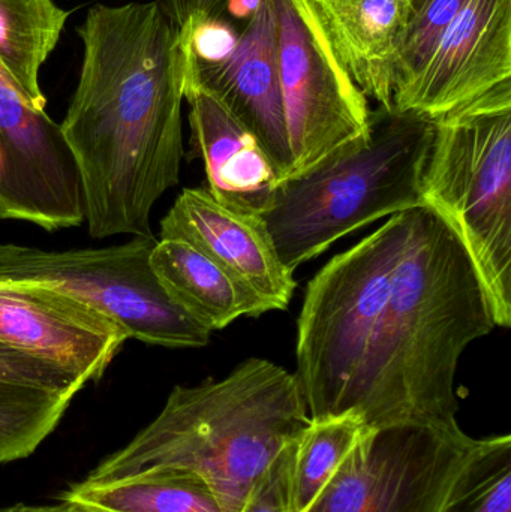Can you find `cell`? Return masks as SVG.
<instances>
[{
  "label": "cell",
  "instance_id": "obj_1",
  "mask_svg": "<svg viewBox=\"0 0 511 512\" xmlns=\"http://www.w3.org/2000/svg\"><path fill=\"white\" fill-rule=\"evenodd\" d=\"M84 56L63 120L92 239L153 236L150 215L179 183L185 63L179 30L158 0L95 5L81 24Z\"/></svg>",
  "mask_w": 511,
  "mask_h": 512
},
{
  "label": "cell",
  "instance_id": "obj_2",
  "mask_svg": "<svg viewBox=\"0 0 511 512\" xmlns=\"http://www.w3.org/2000/svg\"><path fill=\"white\" fill-rule=\"evenodd\" d=\"M495 327L467 249L434 210L416 207L407 248L345 415L368 430L399 424L459 426V360L470 343Z\"/></svg>",
  "mask_w": 511,
  "mask_h": 512
},
{
  "label": "cell",
  "instance_id": "obj_3",
  "mask_svg": "<svg viewBox=\"0 0 511 512\" xmlns=\"http://www.w3.org/2000/svg\"><path fill=\"white\" fill-rule=\"evenodd\" d=\"M309 423L296 375L264 358H248L224 379L174 387L158 417L102 460L84 483L179 469L203 478L224 512H240Z\"/></svg>",
  "mask_w": 511,
  "mask_h": 512
},
{
  "label": "cell",
  "instance_id": "obj_4",
  "mask_svg": "<svg viewBox=\"0 0 511 512\" xmlns=\"http://www.w3.org/2000/svg\"><path fill=\"white\" fill-rule=\"evenodd\" d=\"M434 131L431 120L380 107L362 137L281 180L261 218L285 267L296 271L342 237L422 207Z\"/></svg>",
  "mask_w": 511,
  "mask_h": 512
},
{
  "label": "cell",
  "instance_id": "obj_5",
  "mask_svg": "<svg viewBox=\"0 0 511 512\" xmlns=\"http://www.w3.org/2000/svg\"><path fill=\"white\" fill-rule=\"evenodd\" d=\"M423 206L455 231L497 327L511 325V84L437 120Z\"/></svg>",
  "mask_w": 511,
  "mask_h": 512
},
{
  "label": "cell",
  "instance_id": "obj_6",
  "mask_svg": "<svg viewBox=\"0 0 511 512\" xmlns=\"http://www.w3.org/2000/svg\"><path fill=\"white\" fill-rule=\"evenodd\" d=\"M414 209L390 216L330 259L306 288L297 321L296 378L311 420L347 412L410 239Z\"/></svg>",
  "mask_w": 511,
  "mask_h": 512
},
{
  "label": "cell",
  "instance_id": "obj_7",
  "mask_svg": "<svg viewBox=\"0 0 511 512\" xmlns=\"http://www.w3.org/2000/svg\"><path fill=\"white\" fill-rule=\"evenodd\" d=\"M155 236L119 246L44 251L0 245V280L56 289L92 307L122 328L129 339L165 348H203L209 330L183 312L153 274Z\"/></svg>",
  "mask_w": 511,
  "mask_h": 512
},
{
  "label": "cell",
  "instance_id": "obj_8",
  "mask_svg": "<svg viewBox=\"0 0 511 512\" xmlns=\"http://www.w3.org/2000/svg\"><path fill=\"white\" fill-rule=\"evenodd\" d=\"M266 2L275 23L293 176L366 134L372 110L339 59L315 0Z\"/></svg>",
  "mask_w": 511,
  "mask_h": 512
},
{
  "label": "cell",
  "instance_id": "obj_9",
  "mask_svg": "<svg viewBox=\"0 0 511 512\" xmlns=\"http://www.w3.org/2000/svg\"><path fill=\"white\" fill-rule=\"evenodd\" d=\"M474 441L459 426L366 430L305 512H438Z\"/></svg>",
  "mask_w": 511,
  "mask_h": 512
},
{
  "label": "cell",
  "instance_id": "obj_10",
  "mask_svg": "<svg viewBox=\"0 0 511 512\" xmlns=\"http://www.w3.org/2000/svg\"><path fill=\"white\" fill-rule=\"evenodd\" d=\"M0 219L45 231L84 224L77 162L59 123L0 81Z\"/></svg>",
  "mask_w": 511,
  "mask_h": 512
},
{
  "label": "cell",
  "instance_id": "obj_11",
  "mask_svg": "<svg viewBox=\"0 0 511 512\" xmlns=\"http://www.w3.org/2000/svg\"><path fill=\"white\" fill-rule=\"evenodd\" d=\"M129 337L75 298L33 283L0 280V343L89 382L107 372Z\"/></svg>",
  "mask_w": 511,
  "mask_h": 512
},
{
  "label": "cell",
  "instance_id": "obj_12",
  "mask_svg": "<svg viewBox=\"0 0 511 512\" xmlns=\"http://www.w3.org/2000/svg\"><path fill=\"white\" fill-rule=\"evenodd\" d=\"M511 84V0H468L413 92L395 108L437 122Z\"/></svg>",
  "mask_w": 511,
  "mask_h": 512
},
{
  "label": "cell",
  "instance_id": "obj_13",
  "mask_svg": "<svg viewBox=\"0 0 511 512\" xmlns=\"http://www.w3.org/2000/svg\"><path fill=\"white\" fill-rule=\"evenodd\" d=\"M183 63L185 87H198L218 99L257 138L281 180L291 176L293 155L279 81L275 23L266 0L246 21L227 59L198 63L183 57Z\"/></svg>",
  "mask_w": 511,
  "mask_h": 512
},
{
  "label": "cell",
  "instance_id": "obj_14",
  "mask_svg": "<svg viewBox=\"0 0 511 512\" xmlns=\"http://www.w3.org/2000/svg\"><path fill=\"white\" fill-rule=\"evenodd\" d=\"M161 239H177L209 256L269 312L285 310L297 288L260 215L219 204L206 188L183 189L161 221Z\"/></svg>",
  "mask_w": 511,
  "mask_h": 512
},
{
  "label": "cell",
  "instance_id": "obj_15",
  "mask_svg": "<svg viewBox=\"0 0 511 512\" xmlns=\"http://www.w3.org/2000/svg\"><path fill=\"white\" fill-rule=\"evenodd\" d=\"M192 146L206 168L207 191L222 206L263 215L281 182L257 138L206 90L185 87Z\"/></svg>",
  "mask_w": 511,
  "mask_h": 512
},
{
  "label": "cell",
  "instance_id": "obj_16",
  "mask_svg": "<svg viewBox=\"0 0 511 512\" xmlns=\"http://www.w3.org/2000/svg\"><path fill=\"white\" fill-rule=\"evenodd\" d=\"M327 35L366 98L392 108L408 0H315Z\"/></svg>",
  "mask_w": 511,
  "mask_h": 512
},
{
  "label": "cell",
  "instance_id": "obj_17",
  "mask_svg": "<svg viewBox=\"0 0 511 512\" xmlns=\"http://www.w3.org/2000/svg\"><path fill=\"white\" fill-rule=\"evenodd\" d=\"M150 265L165 294L210 333L243 316L258 318L269 312L245 286L183 240L159 239Z\"/></svg>",
  "mask_w": 511,
  "mask_h": 512
},
{
  "label": "cell",
  "instance_id": "obj_18",
  "mask_svg": "<svg viewBox=\"0 0 511 512\" xmlns=\"http://www.w3.org/2000/svg\"><path fill=\"white\" fill-rule=\"evenodd\" d=\"M68 17L54 0H0V81L38 110L45 107L39 71Z\"/></svg>",
  "mask_w": 511,
  "mask_h": 512
},
{
  "label": "cell",
  "instance_id": "obj_19",
  "mask_svg": "<svg viewBox=\"0 0 511 512\" xmlns=\"http://www.w3.org/2000/svg\"><path fill=\"white\" fill-rule=\"evenodd\" d=\"M60 498L108 512H224L203 478L179 469H153L110 483L81 481Z\"/></svg>",
  "mask_w": 511,
  "mask_h": 512
},
{
  "label": "cell",
  "instance_id": "obj_20",
  "mask_svg": "<svg viewBox=\"0 0 511 512\" xmlns=\"http://www.w3.org/2000/svg\"><path fill=\"white\" fill-rule=\"evenodd\" d=\"M366 430L357 418L348 415L311 420L294 445L290 512L308 510Z\"/></svg>",
  "mask_w": 511,
  "mask_h": 512
},
{
  "label": "cell",
  "instance_id": "obj_21",
  "mask_svg": "<svg viewBox=\"0 0 511 512\" xmlns=\"http://www.w3.org/2000/svg\"><path fill=\"white\" fill-rule=\"evenodd\" d=\"M74 396L0 381V463L29 457L65 415Z\"/></svg>",
  "mask_w": 511,
  "mask_h": 512
},
{
  "label": "cell",
  "instance_id": "obj_22",
  "mask_svg": "<svg viewBox=\"0 0 511 512\" xmlns=\"http://www.w3.org/2000/svg\"><path fill=\"white\" fill-rule=\"evenodd\" d=\"M438 512H511V436L476 439Z\"/></svg>",
  "mask_w": 511,
  "mask_h": 512
},
{
  "label": "cell",
  "instance_id": "obj_23",
  "mask_svg": "<svg viewBox=\"0 0 511 512\" xmlns=\"http://www.w3.org/2000/svg\"><path fill=\"white\" fill-rule=\"evenodd\" d=\"M407 30L396 66L392 108L398 107L422 78L441 39L468 0H408Z\"/></svg>",
  "mask_w": 511,
  "mask_h": 512
},
{
  "label": "cell",
  "instance_id": "obj_24",
  "mask_svg": "<svg viewBox=\"0 0 511 512\" xmlns=\"http://www.w3.org/2000/svg\"><path fill=\"white\" fill-rule=\"evenodd\" d=\"M0 381L30 385L42 390L71 394L74 397L87 385V382L77 373L69 372L57 364L32 357L17 349L8 348L2 343H0Z\"/></svg>",
  "mask_w": 511,
  "mask_h": 512
},
{
  "label": "cell",
  "instance_id": "obj_25",
  "mask_svg": "<svg viewBox=\"0 0 511 512\" xmlns=\"http://www.w3.org/2000/svg\"><path fill=\"white\" fill-rule=\"evenodd\" d=\"M296 442L270 465L240 512H290V472Z\"/></svg>",
  "mask_w": 511,
  "mask_h": 512
},
{
  "label": "cell",
  "instance_id": "obj_26",
  "mask_svg": "<svg viewBox=\"0 0 511 512\" xmlns=\"http://www.w3.org/2000/svg\"><path fill=\"white\" fill-rule=\"evenodd\" d=\"M177 30L209 17L224 15L227 0H158Z\"/></svg>",
  "mask_w": 511,
  "mask_h": 512
},
{
  "label": "cell",
  "instance_id": "obj_27",
  "mask_svg": "<svg viewBox=\"0 0 511 512\" xmlns=\"http://www.w3.org/2000/svg\"><path fill=\"white\" fill-rule=\"evenodd\" d=\"M0 512H108L84 502L72 501V499L60 498L57 504L50 505H26L17 504L5 508Z\"/></svg>",
  "mask_w": 511,
  "mask_h": 512
},
{
  "label": "cell",
  "instance_id": "obj_28",
  "mask_svg": "<svg viewBox=\"0 0 511 512\" xmlns=\"http://www.w3.org/2000/svg\"><path fill=\"white\" fill-rule=\"evenodd\" d=\"M263 0H227L224 14H230L237 20L248 21L260 8Z\"/></svg>",
  "mask_w": 511,
  "mask_h": 512
}]
</instances>
